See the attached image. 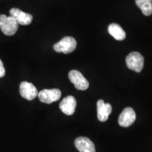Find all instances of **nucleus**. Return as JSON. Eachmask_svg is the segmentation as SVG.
<instances>
[{"mask_svg": "<svg viewBox=\"0 0 152 152\" xmlns=\"http://www.w3.org/2000/svg\"><path fill=\"white\" fill-rule=\"evenodd\" d=\"M9 13H10V16L14 18L17 23L22 26H28L30 24L33 18L31 14L25 13L17 8L11 9Z\"/></svg>", "mask_w": 152, "mask_h": 152, "instance_id": "obj_8", "label": "nucleus"}, {"mask_svg": "<svg viewBox=\"0 0 152 152\" xmlns=\"http://www.w3.org/2000/svg\"><path fill=\"white\" fill-rule=\"evenodd\" d=\"M135 120V112L131 107H127L123 109L122 113L119 115L118 123L121 126L127 128L133 124Z\"/></svg>", "mask_w": 152, "mask_h": 152, "instance_id": "obj_7", "label": "nucleus"}, {"mask_svg": "<svg viewBox=\"0 0 152 152\" xmlns=\"http://www.w3.org/2000/svg\"><path fill=\"white\" fill-rule=\"evenodd\" d=\"M0 29L6 35H14L18 29V24L11 16L0 15Z\"/></svg>", "mask_w": 152, "mask_h": 152, "instance_id": "obj_1", "label": "nucleus"}, {"mask_svg": "<svg viewBox=\"0 0 152 152\" xmlns=\"http://www.w3.org/2000/svg\"><path fill=\"white\" fill-rule=\"evenodd\" d=\"M126 64L129 69L140 73L144 68V58L140 53L131 52L126 57Z\"/></svg>", "mask_w": 152, "mask_h": 152, "instance_id": "obj_2", "label": "nucleus"}, {"mask_svg": "<svg viewBox=\"0 0 152 152\" xmlns=\"http://www.w3.org/2000/svg\"><path fill=\"white\" fill-rule=\"evenodd\" d=\"M97 106V117L99 121L105 122L109 118L112 111V106L109 103H105L104 100L99 99L96 103Z\"/></svg>", "mask_w": 152, "mask_h": 152, "instance_id": "obj_10", "label": "nucleus"}, {"mask_svg": "<svg viewBox=\"0 0 152 152\" xmlns=\"http://www.w3.org/2000/svg\"><path fill=\"white\" fill-rule=\"evenodd\" d=\"M68 77L74 86L78 90H86L89 87V82L80 72L73 70L68 73Z\"/></svg>", "mask_w": 152, "mask_h": 152, "instance_id": "obj_4", "label": "nucleus"}, {"mask_svg": "<svg viewBox=\"0 0 152 152\" xmlns=\"http://www.w3.org/2000/svg\"><path fill=\"white\" fill-rule=\"evenodd\" d=\"M6 71L4 66V64L1 60L0 59V77H3L5 75Z\"/></svg>", "mask_w": 152, "mask_h": 152, "instance_id": "obj_14", "label": "nucleus"}, {"mask_svg": "<svg viewBox=\"0 0 152 152\" xmlns=\"http://www.w3.org/2000/svg\"><path fill=\"white\" fill-rule=\"evenodd\" d=\"M76 100L73 96H67L63 99L59 104V108L66 115H71L75 113Z\"/></svg>", "mask_w": 152, "mask_h": 152, "instance_id": "obj_11", "label": "nucleus"}, {"mask_svg": "<svg viewBox=\"0 0 152 152\" xmlns=\"http://www.w3.org/2000/svg\"><path fill=\"white\" fill-rule=\"evenodd\" d=\"M135 3L144 15L148 16L152 14V0H135Z\"/></svg>", "mask_w": 152, "mask_h": 152, "instance_id": "obj_13", "label": "nucleus"}, {"mask_svg": "<svg viewBox=\"0 0 152 152\" xmlns=\"http://www.w3.org/2000/svg\"><path fill=\"white\" fill-rule=\"evenodd\" d=\"M75 146L80 152H95V146L86 137H79L75 140Z\"/></svg>", "mask_w": 152, "mask_h": 152, "instance_id": "obj_9", "label": "nucleus"}, {"mask_svg": "<svg viewBox=\"0 0 152 152\" xmlns=\"http://www.w3.org/2000/svg\"><path fill=\"white\" fill-rule=\"evenodd\" d=\"M19 92L23 98L28 101L33 100L38 95V91L37 88L34 86V85L32 84L31 83L26 81L22 82L20 83Z\"/></svg>", "mask_w": 152, "mask_h": 152, "instance_id": "obj_6", "label": "nucleus"}, {"mask_svg": "<svg viewBox=\"0 0 152 152\" xmlns=\"http://www.w3.org/2000/svg\"><path fill=\"white\" fill-rule=\"evenodd\" d=\"M109 33L116 40L121 41L125 39L126 37V33L118 24L111 23L109 25L108 28Z\"/></svg>", "mask_w": 152, "mask_h": 152, "instance_id": "obj_12", "label": "nucleus"}, {"mask_svg": "<svg viewBox=\"0 0 152 152\" xmlns=\"http://www.w3.org/2000/svg\"><path fill=\"white\" fill-rule=\"evenodd\" d=\"M37 96L42 103L49 104L60 99L61 92L58 89H45L38 92Z\"/></svg>", "mask_w": 152, "mask_h": 152, "instance_id": "obj_5", "label": "nucleus"}, {"mask_svg": "<svg viewBox=\"0 0 152 152\" xmlns=\"http://www.w3.org/2000/svg\"><path fill=\"white\" fill-rule=\"evenodd\" d=\"M76 46L77 42L73 37H65L58 43L55 44L54 49L56 52H61L67 54L73 52L75 49Z\"/></svg>", "mask_w": 152, "mask_h": 152, "instance_id": "obj_3", "label": "nucleus"}]
</instances>
